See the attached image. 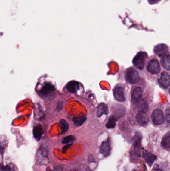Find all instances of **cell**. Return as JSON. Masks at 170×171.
Returning a JSON list of instances; mask_svg holds the SVG:
<instances>
[{"mask_svg":"<svg viewBox=\"0 0 170 171\" xmlns=\"http://www.w3.org/2000/svg\"><path fill=\"white\" fill-rule=\"evenodd\" d=\"M142 156L149 166H151L157 159V157L155 155L146 151L143 152Z\"/></svg>","mask_w":170,"mask_h":171,"instance_id":"cell-10","label":"cell"},{"mask_svg":"<svg viewBox=\"0 0 170 171\" xmlns=\"http://www.w3.org/2000/svg\"><path fill=\"white\" fill-rule=\"evenodd\" d=\"M114 96L115 99L119 102H124L125 101V96L123 89L121 87H115L113 91Z\"/></svg>","mask_w":170,"mask_h":171,"instance_id":"cell-8","label":"cell"},{"mask_svg":"<svg viewBox=\"0 0 170 171\" xmlns=\"http://www.w3.org/2000/svg\"><path fill=\"white\" fill-rule=\"evenodd\" d=\"M42 133H43V130L42 128L40 125H38L34 128L33 130V134L34 137L36 140L39 141L42 138Z\"/></svg>","mask_w":170,"mask_h":171,"instance_id":"cell-16","label":"cell"},{"mask_svg":"<svg viewBox=\"0 0 170 171\" xmlns=\"http://www.w3.org/2000/svg\"><path fill=\"white\" fill-rule=\"evenodd\" d=\"M161 64L163 67L167 70H170V55H165L161 59Z\"/></svg>","mask_w":170,"mask_h":171,"instance_id":"cell-18","label":"cell"},{"mask_svg":"<svg viewBox=\"0 0 170 171\" xmlns=\"http://www.w3.org/2000/svg\"><path fill=\"white\" fill-rule=\"evenodd\" d=\"M55 90V87L54 85L50 83H46L44 84L41 90V93L42 95L45 96L51 93Z\"/></svg>","mask_w":170,"mask_h":171,"instance_id":"cell-13","label":"cell"},{"mask_svg":"<svg viewBox=\"0 0 170 171\" xmlns=\"http://www.w3.org/2000/svg\"><path fill=\"white\" fill-rule=\"evenodd\" d=\"M86 120V118L84 115H79L77 117H73V121L74 125L76 126H82Z\"/></svg>","mask_w":170,"mask_h":171,"instance_id":"cell-19","label":"cell"},{"mask_svg":"<svg viewBox=\"0 0 170 171\" xmlns=\"http://www.w3.org/2000/svg\"><path fill=\"white\" fill-rule=\"evenodd\" d=\"M158 81L163 88H167L170 85V76L167 73L163 72L161 74Z\"/></svg>","mask_w":170,"mask_h":171,"instance_id":"cell-6","label":"cell"},{"mask_svg":"<svg viewBox=\"0 0 170 171\" xmlns=\"http://www.w3.org/2000/svg\"><path fill=\"white\" fill-rule=\"evenodd\" d=\"M108 112H109L108 107L106 104L103 103L99 104L97 108V117L100 118L104 114L107 115Z\"/></svg>","mask_w":170,"mask_h":171,"instance_id":"cell-15","label":"cell"},{"mask_svg":"<svg viewBox=\"0 0 170 171\" xmlns=\"http://www.w3.org/2000/svg\"><path fill=\"white\" fill-rule=\"evenodd\" d=\"M147 70L152 74H157L160 71V66L157 60H152L149 63Z\"/></svg>","mask_w":170,"mask_h":171,"instance_id":"cell-4","label":"cell"},{"mask_svg":"<svg viewBox=\"0 0 170 171\" xmlns=\"http://www.w3.org/2000/svg\"><path fill=\"white\" fill-rule=\"evenodd\" d=\"M86 171H92L91 170H90V169H89L88 168H86Z\"/></svg>","mask_w":170,"mask_h":171,"instance_id":"cell-27","label":"cell"},{"mask_svg":"<svg viewBox=\"0 0 170 171\" xmlns=\"http://www.w3.org/2000/svg\"><path fill=\"white\" fill-rule=\"evenodd\" d=\"M142 97V92L140 87L135 88L132 94V101L134 104H137L141 100Z\"/></svg>","mask_w":170,"mask_h":171,"instance_id":"cell-11","label":"cell"},{"mask_svg":"<svg viewBox=\"0 0 170 171\" xmlns=\"http://www.w3.org/2000/svg\"><path fill=\"white\" fill-rule=\"evenodd\" d=\"M1 171H14V168L10 166L7 165L2 167Z\"/></svg>","mask_w":170,"mask_h":171,"instance_id":"cell-23","label":"cell"},{"mask_svg":"<svg viewBox=\"0 0 170 171\" xmlns=\"http://www.w3.org/2000/svg\"><path fill=\"white\" fill-rule=\"evenodd\" d=\"M60 124L61 127V134H63L68 131L69 128L68 123L66 121V120L61 119L60 121Z\"/></svg>","mask_w":170,"mask_h":171,"instance_id":"cell-21","label":"cell"},{"mask_svg":"<svg viewBox=\"0 0 170 171\" xmlns=\"http://www.w3.org/2000/svg\"><path fill=\"white\" fill-rule=\"evenodd\" d=\"M146 53L139 52L134 57L133 63L137 68L139 70H142L144 68L145 63Z\"/></svg>","mask_w":170,"mask_h":171,"instance_id":"cell-1","label":"cell"},{"mask_svg":"<svg viewBox=\"0 0 170 171\" xmlns=\"http://www.w3.org/2000/svg\"><path fill=\"white\" fill-rule=\"evenodd\" d=\"M166 120L169 123H170V108L168 109L166 111Z\"/></svg>","mask_w":170,"mask_h":171,"instance_id":"cell-24","label":"cell"},{"mask_svg":"<svg viewBox=\"0 0 170 171\" xmlns=\"http://www.w3.org/2000/svg\"><path fill=\"white\" fill-rule=\"evenodd\" d=\"M159 0H149V1L151 3H157V2H158Z\"/></svg>","mask_w":170,"mask_h":171,"instance_id":"cell-26","label":"cell"},{"mask_svg":"<svg viewBox=\"0 0 170 171\" xmlns=\"http://www.w3.org/2000/svg\"><path fill=\"white\" fill-rule=\"evenodd\" d=\"M79 83L75 81H72L69 82L66 85V89L69 92L72 94H74L77 92V91L79 90Z\"/></svg>","mask_w":170,"mask_h":171,"instance_id":"cell-14","label":"cell"},{"mask_svg":"<svg viewBox=\"0 0 170 171\" xmlns=\"http://www.w3.org/2000/svg\"><path fill=\"white\" fill-rule=\"evenodd\" d=\"M152 119L154 124L159 125L164 122V115L163 112L159 109H156L152 115Z\"/></svg>","mask_w":170,"mask_h":171,"instance_id":"cell-3","label":"cell"},{"mask_svg":"<svg viewBox=\"0 0 170 171\" xmlns=\"http://www.w3.org/2000/svg\"><path fill=\"white\" fill-rule=\"evenodd\" d=\"M169 92H170V90H169Z\"/></svg>","mask_w":170,"mask_h":171,"instance_id":"cell-29","label":"cell"},{"mask_svg":"<svg viewBox=\"0 0 170 171\" xmlns=\"http://www.w3.org/2000/svg\"><path fill=\"white\" fill-rule=\"evenodd\" d=\"M75 140V138L73 136H66V137L63 138V139L62 143L63 144H68L70 142H73Z\"/></svg>","mask_w":170,"mask_h":171,"instance_id":"cell-22","label":"cell"},{"mask_svg":"<svg viewBox=\"0 0 170 171\" xmlns=\"http://www.w3.org/2000/svg\"><path fill=\"white\" fill-rule=\"evenodd\" d=\"M141 135L139 133H137L134 138V149L135 153L137 155V156H140L141 155L140 150L141 147Z\"/></svg>","mask_w":170,"mask_h":171,"instance_id":"cell-9","label":"cell"},{"mask_svg":"<svg viewBox=\"0 0 170 171\" xmlns=\"http://www.w3.org/2000/svg\"><path fill=\"white\" fill-rule=\"evenodd\" d=\"M116 119L114 116H111L106 124V128L107 129H113L116 125Z\"/></svg>","mask_w":170,"mask_h":171,"instance_id":"cell-20","label":"cell"},{"mask_svg":"<svg viewBox=\"0 0 170 171\" xmlns=\"http://www.w3.org/2000/svg\"><path fill=\"white\" fill-rule=\"evenodd\" d=\"M110 140L109 138L103 142L100 147V152L103 156L106 157L109 156L111 152Z\"/></svg>","mask_w":170,"mask_h":171,"instance_id":"cell-5","label":"cell"},{"mask_svg":"<svg viewBox=\"0 0 170 171\" xmlns=\"http://www.w3.org/2000/svg\"><path fill=\"white\" fill-rule=\"evenodd\" d=\"M48 171H51V170H48Z\"/></svg>","mask_w":170,"mask_h":171,"instance_id":"cell-28","label":"cell"},{"mask_svg":"<svg viewBox=\"0 0 170 171\" xmlns=\"http://www.w3.org/2000/svg\"><path fill=\"white\" fill-rule=\"evenodd\" d=\"M161 145L166 149L170 148V131L165 135L161 141Z\"/></svg>","mask_w":170,"mask_h":171,"instance_id":"cell-17","label":"cell"},{"mask_svg":"<svg viewBox=\"0 0 170 171\" xmlns=\"http://www.w3.org/2000/svg\"><path fill=\"white\" fill-rule=\"evenodd\" d=\"M168 47L165 44H159L156 46L154 48V52L157 56H164L168 52Z\"/></svg>","mask_w":170,"mask_h":171,"instance_id":"cell-12","label":"cell"},{"mask_svg":"<svg viewBox=\"0 0 170 171\" xmlns=\"http://www.w3.org/2000/svg\"><path fill=\"white\" fill-rule=\"evenodd\" d=\"M70 146H71V144H70V145H67V146H65L64 147H63V152H66V150H67V149H68V147H69Z\"/></svg>","mask_w":170,"mask_h":171,"instance_id":"cell-25","label":"cell"},{"mask_svg":"<svg viewBox=\"0 0 170 171\" xmlns=\"http://www.w3.org/2000/svg\"><path fill=\"white\" fill-rule=\"evenodd\" d=\"M136 120L138 124L141 126H146L148 123V117L147 114L144 112H139L137 114Z\"/></svg>","mask_w":170,"mask_h":171,"instance_id":"cell-7","label":"cell"},{"mask_svg":"<svg viewBox=\"0 0 170 171\" xmlns=\"http://www.w3.org/2000/svg\"><path fill=\"white\" fill-rule=\"evenodd\" d=\"M127 80L130 83L136 84L139 81L140 77L138 72L134 68H131L127 71L126 75Z\"/></svg>","mask_w":170,"mask_h":171,"instance_id":"cell-2","label":"cell"},{"mask_svg":"<svg viewBox=\"0 0 170 171\" xmlns=\"http://www.w3.org/2000/svg\"></svg>","mask_w":170,"mask_h":171,"instance_id":"cell-30","label":"cell"}]
</instances>
